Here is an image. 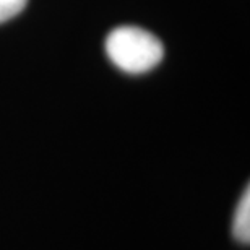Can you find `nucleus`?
I'll use <instances>...</instances> for the list:
<instances>
[{
    "label": "nucleus",
    "mask_w": 250,
    "mask_h": 250,
    "mask_svg": "<svg viewBox=\"0 0 250 250\" xmlns=\"http://www.w3.org/2000/svg\"><path fill=\"white\" fill-rule=\"evenodd\" d=\"M26 3L28 0H0V23H5L20 15Z\"/></svg>",
    "instance_id": "7ed1b4c3"
},
{
    "label": "nucleus",
    "mask_w": 250,
    "mask_h": 250,
    "mask_svg": "<svg viewBox=\"0 0 250 250\" xmlns=\"http://www.w3.org/2000/svg\"><path fill=\"white\" fill-rule=\"evenodd\" d=\"M106 54L119 70L142 75L153 70L164 57V46L149 31L138 26H119L107 34Z\"/></svg>",
    "instance_id": "f257e3e1"
},
{
    "label": "nucleus",
    "mask_w": 250,
    "mask_h": 250,
    "mask_svg": "<svg viewBox=\"0 0 250 250\" xmlns=\"http://www.w3.org/2000/svg\"><path fill=\"white\" fill-rule=\"evenodd\" d=\"M231 236L242 246L250 242V192L249 187L242 193L231 219Z\"/></svg>",
    "instance_id": "f03ea898"
}]
</instances>
